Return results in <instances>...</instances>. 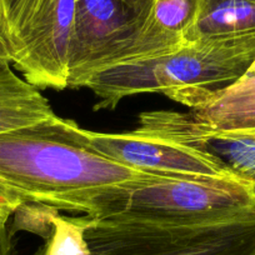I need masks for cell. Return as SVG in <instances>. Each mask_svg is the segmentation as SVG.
Segmentation results:
<instances>
[{"mask_svg":"<svg viewBox=\"0 0 255 255\" xmlns=\"http://www.w3.org/2000/svg\"><path fill=\"white\" fill-rule=\"evenodd\" d=\"M0 222H3V220H0ZM4 223H5V222H4Z\"/></svg>","mask_w":255,"mask_h":255,"instance_id":"ac0fdd59","label":"cell"},{"mask_svg":"<svg viewBox=\"0 0 255 255\" xmlns=\"http://www.w3.org/2000/svg\"><path fill=\"white\" fill-rule=\"evenodd\" d=\"M90 145L107 158L134 170L165 178H217L239 174L213 154L135 129L98 133L83 129Z\"/></svg>","mask_w":255,"mask_h":255,"instance_id":"52a82bcc","label":"cell"},{"mask_svg":"<svg viewBox=\"0 0 255 255\" xmlns=\"http://www.w3.org/2000/svg\"><path fill=\"white\" fill-rule=\"evenodd\" d=\"M255 31V0H197L184 41L240 35Z\"/></svg>","mask_w":255,"mask_h":255,"instance_id":"8fae6325","label":"cell"},{"mask_svg":"<svg viewBox=\"0 0 255 255\" xmlns=\"http://www.w3.org/2000/svg\"><path fill=\"white\" fill-rule=\"evenodd\" d=\"M89 255H255V207L204 222L92 219Z\"/></svg>","mask_w":255,"mask_h":255,"instance_id":"277c9868","label":"cell"},{"mask_svg":"<svg viewBox=\"0 0 255 255\" xmlns=\"http://www.w3.org/2000/svg\"><path fill=\"white\" fill-rule=\"evenodd\" d=\"M55 115L36 87L18 77L11 67L0 69V134L29 127Z\"/></svg>","mask_w":255,"mask_h":255,"instance_id":"7c38bea8","label":"cell"},{"mask_svg":"<svg viewBox=\"0 0 255 255\" xmlns=\"http://www.w3.org/2000/svg\"><path fill=\"white\" fill-rule=\"evenodd\" d=\"M139 129L213 154L237 173L255 180V128L212 130L191 113L155 110L141 113Z\"/></svg>","mask_w":255,"mask_h":255,"instance_id":"ba28073f","label":"cell"},{"mask_svg":"<svg viewBox=\"0 0 255 255\" xmlns=\"http://www.w3.org/2000/svg\"><path fill=\"white\" fill-rule=\"evenodd\" d=\"M55 212L56 209L43 204H24L13 214V224L9 229L13 235L28 232L45 240L53 232L51 218Z\"/></svg>","mask_w":255,"mask_h":255,"instance_id":"5bb4252c","label":"cell"},{"mask_svg":"<svg viewBox=\"0 0 255 255\" xmlns=\"http://www.w3.org/2000/svg\"><path fill=\"white\" fill-rule=\"evenodd\" d=\"M13 237L8 223L0 222V255H14Z\"/></svg>","mask_w":255,"mask_h":255,"instance_id":"2e32d148","label":"cell"},{"mask_svg":"<svg viewBox=\"0 0 255 255\" xmlns=\"http://www.w3.org/2000/svg\"><path fill=\"white\" fill-rule=\"evenodd\" d=\"M150 175L100 154L74 120L54 115L0 134V220L24 204L89 215L105 189Z\"/></svg>","mask_w":255,"mask_h":255,"instance_id":"6da1fadb","label":"cell"},{"mask_svg":"<svg viewBox=\"0 0 255 255\" xmlns=\"http://www.w3.org/2000/svg\"><path fill=\"white\" fill-rule=\"evenodd\" d=\"M197 0H151L149 15L124 61L173 50L184 44L193 21Z\"/></svg>","mask_w":255,"mask_h":255,"instance_id":"9c48e42d","label":"cell"},{"mask_svg":"<svg viewBox=\"0 0 255 255\" xmlns=\"http://www.w3.org/2000/svg\"><path fill=\"white\" fill-rule=\"evenodd\" d=\"M253 207L255 180L242 174L217 178L150 175L103 191L89 218L191 223L230 217Z\"/></svg>","mask_w":255,"mask_h":255,"instance_id":"3957f363","label":"cell"},{"mask_svg":"<svg viewBox=\"0 0 255 255\" xmlns=\"http://www.w3.org/2000/svg\"><path fill=\"white\" fill-rule=\"evenodd\" d=\"M74 13L75 0H16L9 15L11 65L38 89L68 88Z\"/></svg>","mask_w":255,"mask_h":255,"instance_id":"5b68a950","label":"cell"},{"mask_svg":"<svg viewBox=\"0 0 255 255\" xmlns=\"http://www.w3.org/2000/svg\"><path fill=\"white\" fill-rule=\"evenodd\" d=\"M11 67L10 43H9L8 29L4 19L3 8L0 3V69Z\"/></svg>","mask_w":255,"mask_h":255,"instance_id":"9a60e30c","label":"cell"},{"mask_svg":"<svg viewBox=\"0 0 255 255\" xmlns=\"http://www.w3.org/2000/svg\"><path fill=\"white\" fill-rule=\"evenodd\" d=\"M255 60V31L200 39L154 56L123 61L93 75L84 88L95 110L114 109L124 98L161 93L191 110L244 77Z\"/></svg>","mask_w":255,"mask_h":255,"instance_id":"7a4b0ae2","label":"cell"},{"mask_svg":"<svg viewBox=\"0 0 255 255\" xmlns=\"http://www.w3.org/2000/svg\"><path fill=\"white\" fill-rule=\"evenodd\" d=\"M151 0H75L68 87L84 88L100 70L127 58Z\"/></svg>","mask_w":255,"mask_h":255,"instance_id":"8992f818","label":"cell"},{"mask_svg":"<svg viewBox=\"0 0 255 255\" xmlns=\"http://www.w3.org/2000/svg\"><path fill=\"white\" fill-rule=\"evenodd\" d=\"M247 74H255V60H254V63L252 64V67L249 68V70L247 72Z\"/></svg>","mask_w":255,"mask_h":255,"instance_id":"e0dca14e","label":"cell"},{"mask_svg":"<svg viewBox=\"0 0 255 255\" xmlns=\"http://www.w3.org/2000/svg\"><path fill=\"white\" fill-rule=\"evenodd\" d=\"M51 222L53 232L33 255H89L85 238L92 222L89 217H68L56 210Z\"/></svg>","mask_w":255,"mask_h":255,"instance_id":"4fadbf2b","label":"cell"},{"mask_svg":"<svg viewBox=\"0 0 255 255\" xmlns=\"http://www.w3.org/2000/svg\"><path fill=\"white\" fill-rule=\"evenodd\" d=\"M190 113L212 130L255 128V74H245Z\"/></svg>","mask_w":255,"mask_h":255,"instance_id":"30bf717a","label":"cell"}]
</instances>
